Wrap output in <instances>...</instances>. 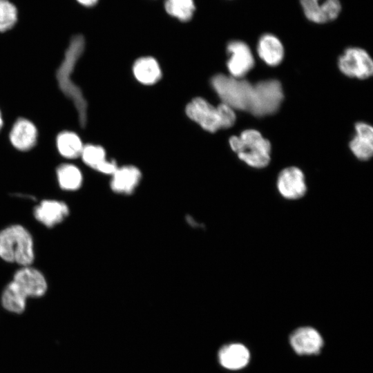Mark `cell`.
<instances>
[{"mask_svg":"<svg viewBox=\"0 0 373 373\" xmlns=\"http://www.w3.org/2000/svg\"><path fill=\"white\" fill-rule=\"evenodd\" d=\"M85 48V39L81 35L73 36L65 52L64 59L57 71L68 75L66 76L57 75L59 86L65 95L68 97L75 105L79 122L82 126L86 123L87 103L80 88L71 81L70 75L78 59L82 55Z\"/></svg>","mask_w":373,"mask_h":373,"instance_id":"6da1fadb","label":"cell"},{"mask_svg":"<svg viewBox=\"0 0 373 373\" xmlns=\"http://www.w3.org/2000/svg\"><path fill=\"white\" fill-rule=\"evenodd\" d=\"M0 258L21 267L30 266L33 262V239L24 227L12 224L0 231Z\"/></svg>","mask_w":373,"mask_h":373,"instance_id":"7a4b0ae2","label":"cell"},{"mask_svg":"<svg viewBox=\"0 0 373 373\" xmlns=\"http://www.w3.org/2000/svg\"><path fill=\"white\" fill-rule=\"evenodd\" d=\"M186 114L204 130L211 133L229 128L236 121L233 108L224 103L215 107L202 97H195L186 105Z\"/></svg>","mask_w":373,"mask_h":373,"instance_id":"3957f363","label":"cell"},{"mask_svg":"<svg viewBox=\"0 0 373 373\" xmlns=\"http://www.w3.org/2000/svg\"><path fill=\"white\" fill-rule=\"evenodd\" d=\"M229 144L238 157L250 166L263 168L269 163L271 144L256 130H245L239 136L231 137Z\"/></svg>","mask_w":373,"mask_h":373,"instance_id":"277c9868","label":"cell"},{"mask_svg":"<svg viewBox=\"0 0 373 373\" xmlns=\"http://www.w3.org/2000/svg\"><path fill=\"white\" fill-rule=\"evenodd\" d=\"M218 97L231 108L249 111L254 94V84L247 80L218 74L211 80Z\"/></svg>","mask_w":373,"mask_h":373,"instance_id":"5b68a950","label":"cell"},{"mask_svg":"<svg viewBox=\"0 0 373 373\" xmlns=\"http://www.w3.org/2000/svg\"><path fill=\"white\" fill-rule=\"evenodd\" d=\"M283 99L280 83L276 79L260 82L254 85V94L249 111L262 117L277 111Z\"/></svg>","mask_w":373,"mask_h":373,"instance_id":"8992f818","label":"cell"},{"mask_svg":"<svg viewBox=\"0 0 373 373\" xmlns=\"http://www.w3.org/2000/svg\"><path fill=\"white\" fill-rule=\"evenodd\" d=\"M341 71L350 77L366 79L373 73V62L365 50L358 47L347 48L338 59Z\"/></svg>","mask_w":373,"mask_h":373,"instance_id":"52a82bcc","label":"cell"},{"mask_svg":"<svg viewBox=\"0 0 373 373\" xmlns=\"http://www.w3.org/2000/svg\"><path fill=\"white\" fill-rule=\"evenodd\" d=\"M305 17L315 23H326L339 16L342 6L340 0H300Z\"/></svg>","mask_w":373,"mask_h":373,"instance_id":"ba28073f","label":"cell"},{"mask_svg":"<svg viewBox=\"0 0 373 373\" xmlns=\"http://www.w3.org/2000/svg\"><path fill=\"white\" fill-rule=\"evenodd\" d=\"M12 280L27 298L41 297L48 289V283L44 275L30 265L19 269L15 273Z\"/></svg>","mask_w":373,"mask_h":373,"instance_id":"9c48e42d","label":"cell"},{"mask_svg":"<svg viewBox=\"0 0 373 373\" xmlns=\"http://www.w3.org/2000/svg\"><path fill=\"white\" fill-rule=\"evenodd\" d=\"M230 57L227 68L231 76L241 78L254 66V59L249 46L239 40L230 41L227 46Z\"/></svg>","mask_w":373,"mask_h":373,"instance_id":"30bf717a","label":"cell"},{"mask_svg":"<svg viewBox=\"0 0 373 373\" xmlns=\"http://www.w3.org/2000/svg\"><path fill=\"white\" fill-rule=\"evenodd\" d=\"M277 187L285 198L295 200L303 197L307 191L303 173L295 166L284 169L278 175Z\"/></svg>","mask_w":373,"mask_h":373,"instance_id":"8fae6325","label":"cell"},{"mask_svg":"<svg viewBox=\"0 0 373 373\" xmlns=\"http://www.w3.org/2000/svg\"><path fill=\"white\" fill-rule=\"evenodd\" d=\"M294 350L300 355L316 354L323 345V340L317 330L311 327L295 329L289 336Z\"/></svg>","mask_w":373,"mask_h":373,"instance_id":"7c38bea8","label":"cell"},{"mask_svg":"<svg viewBox=\"0 0 373 373\" xmlns=\"http://www.w3.org/2000/svg\"><path fill=\"white\" fill-rule=\"evenodd\" d=\"M38 130L28 119L20 117L13 124L9 133V140L14 148L19 151L32 149L37 142Z\"/></svg>","mask_w":373,"mask_h":373,"instance_id":"4fadbf2b","label":"cell"},{"mask_svg":"<svg viewBox=\"0 0 373 373\" xmlns=\"http://www.w3.org/2000/svg\"><path fill=\"white\" fill-rule=\"evenodd\" d=\"M33 214L37 220L51 228L64 221L69 214V208L64 202L44 200L35 207Z\"/></svg>","mask_w":373,"mask_h":373,"instance_id":"5bb4252c","label":"cell"},{"mask_svg":"<svg viewBox=\"0 0 373 373\" xmlns=\"http://www.w3.org/2000/svg\"><path fill=\"white\" fill-rule=\"evenodd\" d=\"M356 135L350 141V148L361 160H369L373 154V128L364 122L355 124Z\"/></svg>","mask_w":373,"mask_h":373,"instance_id":"9a60e30c","label":"cell"},{"mask_svg":"<svg viewBox=\"0 0 373 373\" xmlns=\"http://www.w3.org/2000/svg\"><path fill=\"white\" fill-rule=\"evenodd\" d=\"M142 174L134 166L118 167L112 175L111 187L114 192L120 194H130L139 184Z\"/></svg>","mask_w":373,"mask_h":373,"instance_id":"2e32d148","label":"cell"},{"mask_svg":"<svg viewBox=\"0 0 373 373\" xmlns=\"http://www.w3.org/2000/svg\"><path fill=\"white\" fill-rule=\"evenodd\" d=\"M249 357V350L240 343L224 345L218 352V359L221 365L231 370H239L246 366Z\"/></svg>","mask_w":373,"mask_h":373,"instance_id":"e0dca14e","label":"cell"},{"mask_svg":"<svg viewBox=\"0 0 373 373\" xmlns=\"http://www.w3.org/2000/svg\"><path fill=\"white\" fill-rule=\"evenodd\" d=\"M260 57L269 66L278 65L283 59L284 48L280 39L269 33L262 35L257 46Z\"/></svg>","mask_w":373,"mask_h":373,"instance_id":"ac0fdd59","label":"cell"},{"mask_svg":"<svg viewBox=\"0 0 373 373\" xmlns=\"http://www.w3.org/2000/svg\"><path fill=\"white\" fill-rule=\"evenodd\" d=\"M135 79L144 85H153L162 77V71L156 59L151 57L137 59L133 66Z\"/></svg>","mask_w":373,"mask_h":373,"instance_id":"d6986e66","label":"cell"},{"mask_svg":"<svg viewBox=\"0 0 373 373\" xmlns=\"http://www.w3.org/2000/svg\"><path fill=\"white\" fill-rule=\"evenodd\" d=\"M55 143L59 153L66 159L80 157L84 146L80 137L70 131L60 132L57 135Z\"/></svg>","mask_w":373,"mask_h":373,"instance_id":"ffe728a7","label":"cell"},{"mask_svg":"<svg viewBox=\"0 0 373 373\" xmlns=\"http://www.w3.org/2000/svg\"><path fill=\"white\" fill-rule=\"evenodd\" d=\"M27 298L17 285L12 280L4 288L1 303L8 312L19 314L26 309Z\"/></svg>","mask_w":373,"mask_h":373,"instance_id":"44dd1931","label":"cell"},{"mask_svg":"<svg viewBox=\"0 0 373 373\" xmlns=\"http://www.w3.org/2000/svg\"><path fill=\"white\" fill-rule=\"evenodd\" d=\"M58 184L66 191H76L82 184L83 176L80 169L73 164L64 163L56 170Z\"/></svg>","mask_w":373,"mask_h":373,"instance_id":"7402d4cb","label":"cell"},{"mask_svg":"<svg viewBox=\"0 0 373 373\" xmlns=\"http://www.w3.org/2000/svg\"><path fill=\"white\" fill-rule=\"evenodd\" d=\"M164 8L169 15L182 21L190 20L195 11L193 0H166Z\"/></svg>","mask_w":373,"mask_h":373,"instance_id":"603a6c76","label":"cell"},{"mask_svg":"<svg viewBox=\"0 0 373 373\" xmlns=\"http://www.w3.org/2000/svg\"><path fill=\"white\" fill-rule=\"evenodd\" d=\"M18 21V10L9 0H0V32L12 29Z\"/></svg>","mask_w":373,"mask_h":373,"instance_id":"cb8c5ba5","label":"cell"},{"mask_svg":"<svg viewBox=\"0 0 373 373\" xmlns=\"http://www.w3.org/2000/svg\"><path fill=\"white\" fill-rule=\"evenodd\" d=\"M80 157L85 164L95 170L106 160L104 149L92 144L84 146Z\"/></svg>","mask_w":373,"mask_h":373,"instance_id":"d4e9b609","label":"cell"},{"mask_svg":"<svg viewBox=\"0 0 373 373\" xmlns=\"http://www.w3.org/2000/svg\"><path fill=\"white\" fill-rule=\"evenodd\" d=\"M77 3L84 7L94 6L98 2V0H76Z\"/></svg>","mask_w":373,"mask_h":373,"instance_id":"484cf974","label":"cell"},{"mask_svg":"<svg viewBox=\"0 0 373 373\" xmlns=\"http://www.w3.org/2000/svg\"><path fill=\"white\" fill-rule=\"evenodd\" d=\"M3 126V119L1 111L0 110V131L1 130Z\"/></svg>","mask_w":373,"mask_h":373,"instance_id":"4316f807","label":"cell"}]
</instances>
